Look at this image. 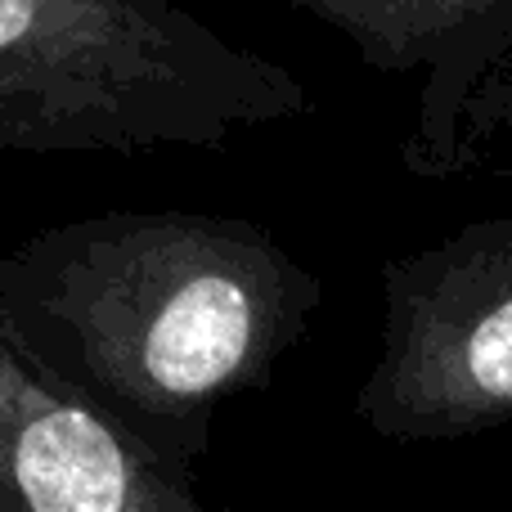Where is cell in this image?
<instances>
[{
    "label": "cell",
    "mask_w": 512,
    "mask_h": 512,
    "mask_svg": "<svg viewBox=\"0 0 512 512\" xmlns=\"http://www.w3.org/2000/svg\"><path fill=\"white\" fill-rule=\"evenodd\" d=\"M319 301V274L243 216L122 207L0 252L14 333L180 477L216 409L270 378Z\"/></svg>",
    "instance_id": "1"
},
{
    "label": "cell",
    "mask_w": 512,
    "mask_h": 512,
    "mask_svg": "<svg viewBox=\"0 0 512 512\" xmlns=\"http://www.w3.org/2000/svg\"><path fill=\"white\" fill-rule=\"evenodd\" d=\"M310 90L176 0H0V153L221 149Z\"/></svg>",
    "instance_id": "2"
},
{
    "label": "cell",
    "mask_w": 512,
    "mask_h": 512,
    "mask_svg": "<svg viewBox=\"0 0 512 512\" xmlns=\"http://www.w3.org/2000/svg\"><path fill=\"white\" fill-rule=\"evenodd\" d=\"M0 512H207L189 477L63 382L0 306Z\"/></svg>",
    "instance_id": "3"
},
{
    "label": "cell",
    "mask_w": 512,
    "mask_h": 512,
    "mask_svg": "<svg viewBox=\"0 0 512 512\" xmlns=\"http://www.w3.org/2000/svg\"><path fill=\"white\" fill-rule=\"evenodd\" d=\"M333 27L378 72L427 68L423 135H441L468 72L512 32V0H292Z\"/></svg>",
    "instance_id": "4"
}]
</instances>
